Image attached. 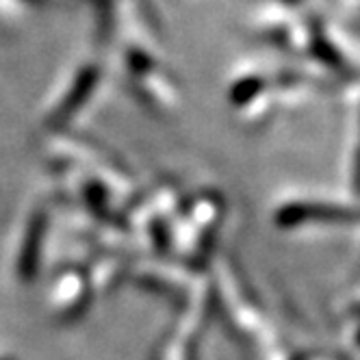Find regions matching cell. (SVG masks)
Wrapping results in <instances>:
<instances>
[{"label": "cell", "instance_id": "277c9868", "mask_svg": "<svg viewBox=\"0 0 360 360\" xmlns=\"http://www.w3.org/2000/svg\"><path fill=\"white\" fill-rule=\"evenodd\" d=\"M358 343H360V332H358Z\"/></svg>", "mask_w": 360, "mask_h": 360}, {"label": "cell", "instance_id": "6da1fadb", "mask_svg": "<svg viewBox=\"0 0 360 360\" xmlns=\"http://www.w3.org/2000/svg\"><path fill=\"white\" fill-rule=\"evenodd\" d=\"M287 224H297L304 219H326V221H358L360 211L339 209V207H293L282 215Z\"/></svg>", "mask_w": 360, "mask_h": 360}, {"label": "cell", "instance_id": "7a4b0ae2", "mask_svg": "<svg viewBox=\"0 0 360 360\" xmlns=\"http://www.w3.org/2000/svg\"><path fill=\"white\" fill-rule=\"evenodd\" d=\"M354 185H356V191L360 193V146H358V159H356V174H354Z\"/></svg>", "mask_w": 360, "mask_h": 360}, {"label": "cell", "instance_id": "3957f363", "mask_svg": "<svg viewBox=\"0 0 360 360\" xmlns=\"http://www.w3.org/2000/svg\"><path fill=\"white\" fill-rule=\"evenodd\" d=\"M354 315H356V317H360V304H358V306H354Z\"/></svg>", "mask_w": 360, "mask_h": 360}]
</instances>
